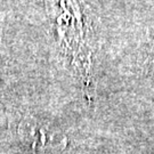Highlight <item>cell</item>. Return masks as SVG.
Here are the masks:
<instances>
[{
	"mask_svg": "<svg viewBox=\"0 0 154 154\" xmlns=\"http://www.w3.org/2000/svg\"><path fill=\"white\" fill-rule=\"evenodd\" d=\"M45 9L61 51L89 95L98 23L85 0H44Z\"/></svg>",
	"mask_w": 154,
	"mask_h": 154,
	"instance_id": "6da1fadb",
	"label": "cell"
},
{
	"mask_svg": "<svg viewBox=\"0 0 154 154\" xmlns=\"http://www.w3.org/2000/svg\"><path fill=\"white\" fill-rule=\"evenodd\" d=\"M149 67L151 72L154 74V45L152 47V50H151V56H149Z\"/></svg>",
	"mask_w": 154,
	"mask_h": 154,
	"instance_id": "3957f363",
	"label": "cell"
},
{
	"mask_svg": "<svg viewBox=\"0 0 154 154\" xmlns=\"http://www.w3.org/2000/svg\"><path fill=\"white\" fill-rule=\"evenodd\" d=\"M18 135L33 154H56L67 146V137L55 127L25 120L18 127Z\"/></svg>",
	"mask_w": 154,
	"mask_h": 154,
	"instance_id": "7a4b0ae2",
	"label": "cell"
}]
</instances>
